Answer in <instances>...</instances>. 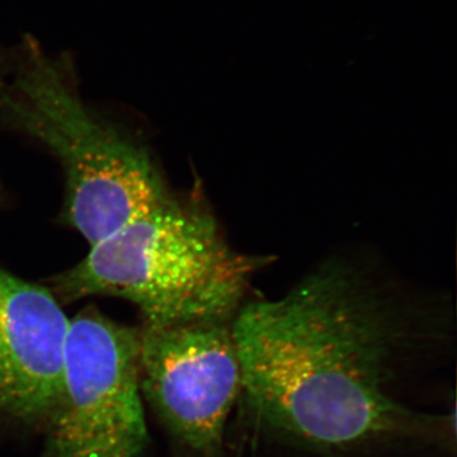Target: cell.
I'll use <instances>...</instances> for the list:
<instances>
[{
	"label": "cell",
	"mask_w": 457,
	"mask_h": 457,
	"mask_svg": "<svg viewBox=\"0 0 457 457\" xmlns=\"http://www.w3.org/2000/svg\"><path fill=\"white\" fill-rule=\"evenodd\" d=\"M399 295L366 266L333 258L282 296L245 303L231 332L243 392L262 425L328 455L429 429L435 418L393 394L411 336Z\"/></svg>",
	"instance_id": "cell-1"
},
{
	"label": "cell",
	"mask_w": 457,
	"mask_h": 457,
	"mask_svg": "<svg viewBox=\"0 0 457 457\" xmlns=\"http://www.w3.org/2000/svg\"><path fill=\"white\" fill-rule=\"evenodd\" d=\"M139 356L140 328L95 308L69 321L64 390L40 457H143L149 433Z\"/></svg>",
	"instance_id": "cell-4"
},
{
	"label": "cell",
	"mask_w": 457,
	"mask_h": 457,
	"mask_svg": "<svg viewBox=\"0 0 457 457\" xmlns=\"http://www.w3.org/2000/svg\"><path fill=\"white\" fill-rule=\"evenodd\" d=\"M69 319L53 290L0 264V411L49 422L64 390Z\"/></svg>",
	"instance_id": "cell-6"
},
{
	"label": "cell",
	"mask_w": 457,
	"mask_h": 457,
	"mask_svg": "<svg viewBox=\"0 0 457 457\" xmlns=\"http://www.w3.org/2000/svg\"><path fill=\"white\" fill-rule=\"evenodd\" d=\"M0 119L62 164V218L90 245L171 196L144 146L84 101L71 56L32 36L0 49Z\"/></svg>",
	"instance_id": "cell-2"
},
{
	"label": "cell",
	"mask_w": 457,
	"mask_h": 457,
	"mask_svg": "<svg viewBox=\"0 0 457 457\" xmlns=\"http://www.w3.org/2000/svg\"><path fill=\"white\" fill-rule=\"evenodd\" d=\"M270 258L240 253L212 213L173 196L90 245L51 281L57 299L128 300L144 326L233 321L255 273Z\"/></svg>",
	"instance_id": "cell-3"
},
{
	"label": "cell",
	"mask_w": 457,
	"mask_h": 457,
	"mask_svg": "<svg viewBox=\"0 0 457 457\" xmlns=\"http://www.w3.org/2000/svg\"><path fill=\"white\" fill-rule=\"evenodd\" d=\"M139 378L168 431L200 457H221L231 411L243 393L231 321L140 328Z\"/></svg>",
	"instance_id": "cell-5"
}]
</instances>
